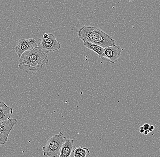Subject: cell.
I'll return each mask as SVG.
<instances>
[{
  "label": "cell",
  "mask_w": 160,
  "mask_h": 157,
  "mask_svg": "<svg viewBox=\"0 0 160 157\" xmlns=\"http://www.w3.org/2000/svg\"><path fill=\"white\" fill-rule=\"evenodd\" d=\"M17 123L16 119L0 121V145H5L8 142L9 135Z\"/></svg>",
  "instance_id": "5"
},
{
  "label": "cell",
  "mask_w": 160,
  "mask_h": 157,
  "mask_svg": "<svg viewBox=\"0 0 160 157\" xmlns=\"http://www.w3.org/2000/svg\"><path fill=\"white\" fill-rule=\"evenodd\" d=\"M37 46L47 54L60 50L61 47L60 43L52 34H49L48 37L47 38H44L42 37L41 38Z\"/></svg>",
  "instance_id": "4"
},
{
  "label": "cell",
  "mask_w": 160,
  "mask_h": 157,
  "mask_svg": "<svg viewBox=\"0 0 160 157\" xmlns=\"http://www.w3.org/2000/svg\"><path fill=\"white\" fill-rule=\"evenodd\" d=\"M155 127L153 125H150L149 127L148 130L150 132L154 130Z\"/></svg>",
  "instance_id": "13"
},
{
  "label": "cell",
  "mask_w": 160,
  "mask_h": 157,
  "mask_svg": "<svg viewBox=\"0 0 160 157\" xmlns=\"http://www.w3.org/2000/svg\"><path fill=\"white\" fill-rule=\"evenodd\" d=\"M123 49L119 45H113L104 48V57L108 59L110 62L114 64L118 62Z\"/></svg>",
  "instance_id": "7"
},
{
  "label": "cell",
  "mask_w": 160,
  "mask_h": 157,
  "mask_svg": "<svg viewBox=\"0 0 160 157\" xmlns=\"http://www.w3.org/2000/svg\"><path fill=\"white\" fill-rule=\"evenodd\" d=\"M145 130H144L142 126L140 127V132L141 134H143Z\"/></svg>",
  "instance_id": "14"
},
{
  "label": "cell",
  "mask_w": 160,
  "mask_h": 157,
  "mask_svg": "<svg viewBox=\"0 0 160 157\" xmlns=\"http://www.w3.org/2000/svg\"><path fill=\"white\" fill-rule=\"evenodd\" d=\"M74 147L73 140L67 139L60 150L59 157H70Z\"/></svg>",
  "instance_id": "8"
},
{
  "label": "cell",
  "mask_w": 160,
  "mask_h": 157,
  "mask_svg": "<svg viewBox=\"0 0 160 157\" xmlns=\"http://www.w3.org/2000/svg\"><path fill=\"white\" fill-rule=\"evenodd\" d=\"M149 126L150 125L148 124H145L142 126V127L145 130H148Z\"/></svg>",
  "instance_id": "12"
},
{
  "label": "cell",
  "mask_w": 160,
  "mask_h": 157,
  "mask_svg": "<svg viewBox=\"0 0 160 157\" xmlns=\"http://www.w3.org/2000/svg\"><path fill=\"white\" fill-rule=\"evenodd\" d=\"M66 139L62 132L50 138L42 149L44 156L59 157L60 150Z\"/></svg>",
  "instance_id": "3"
},
{
  "label": "cell",
  "mask_w": 160,
  "mask_h": 157,
  "mask_svg": "<svg viewBox=\"0 0 160 157\" xmlns=\"http://www.w3.org/2000/svg\"><path fill=\"white\" fill-rule=\"evenodd\" d=\"M37 42L33 38L22 39L18 41L14 47L15 52L21 57L25 52L32 50L37 47Z\"/></svg>",
  "instance_id": "6"
},
{
  "label": "cell",
  "mask_w": 160,
  "mask_h": 157,
  "mask_svg": "<svg viewBox=\"0 0 160 157\" xmlns=\"http://www.w3.org/2000/svg\"><path fill=\"white\" fill-rule=\"evenodd\" d=\"M149 133V131L148 130H145L143 134H144L145 135H148Z\"/></svg>",
  "instance_id": "15"
},
{
  "label": "cell",
  "mask_w": 160,
  "mask_h": 157,
  "mask_svg": "<svg viewBox=\"0 0 160 157\" xmlns=\"http://www.w3.org/2000/svg\"><path fill=\"white\" fill-rule=\"evenodd\" d=\"M12 113V108L8 106L3 101H0V121L11 119Z\"/></svg>",
  "instance_id": "9"
},
{
  "label": "cell",
  "mask_w": 160,
  "mask_h": 157,
  "mask_svg": "<svg viewBox=\"0 0 160 157\" xmlns=\"http://www.w3.org/2000/svg\"><path fill=\"white\" fill-rule=\"evenodd\" d=\"M78 35L83 42L86 41L103 48L116 45V41L111 36L96 27L83 26L79 30Z\"/></svg>",
  "instance_id": "2"
},
{
  "label": "cell",
  "mask_w": 160,
  "mask_h": 157,
  "mask_svg": "<svg viewBox=\"0 0 160 157\" xmlns=\"http://www.w3.org/2000/svg\"><path fill=\"white\" fill-rule=\"evenodd\" d=\"M73 155H79L83 157H88L89 156L90 152L88 148L78 147L74 150Z\"/></svg>",
  "instance_id": "11"
},
{
  "label": "cell",
  "mask_w": 160,
  "mask_h": 157,
  "mask_svg": "<svg viewBox=\"0 0 160 157\" xmlns=\"http://www.w3.org/2000/svg\"><path fill=\"white\" fill-rule=\"evenodd\" d=\"M83 47L94 52L98 55L99 57L101 59L103 60H105L103 56V48L86 41H83Z\"/></svg>",
  "instance_id": "10"
},
{
  "label": "cell",
  "mask_w": 160,
  "mask_h": 157,
  "mask_svg": "<svg viewBox=\"0 0 160 157\" xmlns=\"http://www.w3.org/2000/svg\"><path fill=\"white\" fill-rule=\"evenodd\" d=\"M49 63L48 56L41 48L38 47L24 53L19 60L18 67L26 73L30 71H39L45 64Z\"/></svg>",
  "instance_id": "1"
}]
</instances>
